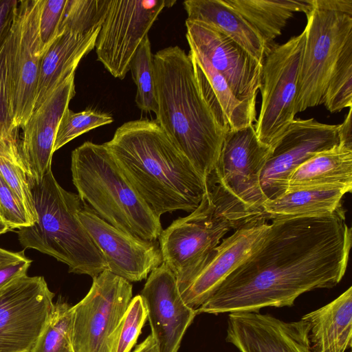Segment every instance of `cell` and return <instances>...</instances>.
I'll return each mask as SVG.
<instances>
[{
	"label": "cell",
	"mask_w": 352,
	"mask_h": 352,
	"mask_svg": "<svg viewBox=\"0 0 352 352\" xmlns=\"http://www.w3.org/2000/svg\"><path fill=\"white\" fill-rule=\"evenodd\" d=\"M72 307L54 304L42 331L28 352H74L71 342Z\"/></svg>",
	"instance_id": "4dcf8cb0"
},
{
	"label": "cell",
	"mask_w": 352,
	"mask_h": 352,
	"mask_svg": "<svg viewBox=\"0 0 352 352\" xmlns=\"http://www.w3.org/2000/svg\"><path fill=\"white\" fill-rule=\"evenodd\" d=\"M188 54L200 94L219 124L228 130L254 124L256 113L235 97L223 76L203 56Z\"/></svg>",
	"instance_id": "7402d4cb"
},
{
	"label": "cell",
	"mask_w": 352,
	"mask_h": 352,
	"mask_svg": "<svg viewBox=\"0 0 352 352\" xmlns=\"http://www.w3.org/2000/svg\"><path fill=\"white\" fill-rule=\"evenodd\" d=\"M132 352H158L153 336L148 335Z\"/></svg>",
	"instance_id": "b9f144b4"
},
{
	"label": "cell",
	"mask_w": 352,
	"mask_h": 352,
	"mask_svg": "<svg viewBox=\"0 0 352 352\" xmlns=\"http://www.w3.org/2000/svg\"><path fill=\"white\" fill-rule=\"evenodd\" d=\"M133 80L137 87L135 102L144 112H157L153 55L146 36L136 51L130 65Z\"/></svg>",
	"instance_id": "f1b7e54d"
},
{
	"label": "cell",
	"mask_w": 352,
	"mask_h": 352,
	"mask_svg": "<svg viewBox=\"0 0 352 352\" xmlns=\"http://www.w3.org/2000/svg\"><path fill=\"white\" fill-rule=\"evenodd\" d=\"M314 7L352 15V0H312Z\"/></svg>",
	"instance_id": "ab89813d"
},
{
	"label": "cell",
	"mask_w": 352,
	"mask_h": 352,
	"mask_svg": "<svg viewBox=\"0 0 352 352\" xmlns=\"http://www.w3.org/2000/svg\"><path fill=\"white\" fill-rule=\"evenodd\" d=\"M36 221L17 231L24 249L32 248L66 264L69 272L94 278L107 270L104 257L80 221L83 202L63 189L52 170L41 181L30 179Z\"/></svg>",
	"instance_id": "277c9868"
},
{
	"label": "cell",
	"mask_w": 352,
	"mask_h": 352,
	"mask_svg": "<svg viewBox=\"0 0 352 352\" xmlns=\"http://www.w3.org/2000/svg\"><path fill=\"white\" fill-rule=\"evenodd\" d=\"M32 261L25 256L24 250L11 252L0 248V289L26 276Z\"/></svg>",
	"instance_id": "74e56055"
},
{
	"label": "cell",
	"mask_w": 352,
	"mask_h": 352,
	"mask_svg": "<svg viewBox=\"0 0 352 352\" xmlns=\"http://www.w3.org/2000/svg\"><path fill=\"white\" fill-rule=\"evenodd\" d=\"M272 148L258 138L254 124L229 130L214 168L206 178L248 213L261 221L263 195L260 177Z\"/></svg>",
	"instance_id": "ba28073f"
},
{
	"label": "cell",
	"mask_w": 352,
	"mask_h": 352,
	"mask_svg": "<svg viewBox=\"0 0 352 352\" xmlns=\"http://www.w3.org/2000/svg\"><path fill=\"white\" fill-rule=\"evenodd\" d=\"M8 226L0 220V235L9 231Z\"/></svg>",
	"instance_id": "7bdbcfd3"
},
{
	"label": "cell",
	"mask_w": 352,
	"mask_h": 352,
	"mask_svg": "<svg viewBox=\"0 0 352 352\" xmlns=\"http://www.w3.org/2000/svg\"><path fill=\"white\" fill-rule=\"evenodd\" d=\"M140 295L158 352H177L197 312L182 299L175 274L162 263L150 273Z\"/></svg>",
	"instance_id": "ac0fdd59"
},
{
	"label": "cell",
	"mask_w": 352,
	"mask_h": 352,
	"mask_svg": "<svg viewBox=\"0 0 352 352\" xmlns=\"http://www.w3.org/2000/svg\"><path fill=\"white\" fill-rule=\"evenodd\" d=\"M351 247V229L342 206L327 216L272 220L258 245L197 314L291 307L304 293L337 285L345 274Z\"/></svg>",
	"instance_id": "6da1fadb"
},
{
	"label": "cell",
	"mask_w": 352,
	"mask_h": 352,
	"mask_svg": "<svg viewBox=\"0 0 352 352\" xmlns=\"http://www.w3.org/2000/svg\"><path fill=\"white\" fill-rule=\"evenodd\" d=\"M156 121L206 180L214 168L228 129L204 100L191 58L179 46L153 55Z\"/></svg>",
	"instance_id": "3957f363"
},
{
	"label": "cell",
	"mask_w": 352,
	"mask_h": 352,
	"mask_svg": "<svg viewBox=\"0 0 352 352\" xmlns=\"http://www.w3.org/2000/svg\"><path fill=\"white\" fill-rule=\"evenodd\" d=\"M305 40L297 84L295 113L322 104L342 48L352 37V15L313 6L307 15Z\"/></svg>",
	"instance_id": "8992f818"
},
{
	"label": "cell",
	"mask_w": 352,
	"mask_h": 352,
	"mask_svg": "<svg viewBox=\"0 0 352 352\" xmlns=\"http://www.w3.org/2000/svg\"><path fill=\"white\" fill-rule=\"evenodd\" d=\"M313 352H345L351 346L352 287L302 318Z\"/></svg>",
	"instance_id": "cb8c5ba5"
},
{
	"label": "cell",
	"mask_w": 352,
	"mask_h": 352,
	"mask_svg": "<svg viewBox=\"0 0 352 352\" xmlns=\"http://www.w3.org/2000/svg\"><path fill=\"white\" fill-rule=\"evenodd\" d=\"M226 341L239 352H313L302 318L285 322L270 314H228Z\"/></svg>",
	"instance_id": "d6986e66"
},
{
	"label": "cell",
	"mask_w": 352,
	"mask_h": 352,
	"mask_svg": "<svg viewBox=\"0 0 352 352\" xmlns=\"http://www.w3.org/2000/svg\"><path fill=\"white\" fill-rule=\"evenodd\" d=\"M352 107H349V112L344 122L339 124L338 136L339 143L352 147Z\"/></svg>",
	"instance_id": "60d3db41"
},
{
	"label": "cell",
	"mask_w": 352,
	"mask_h": 352,
	"mask_svg": "<svg viewBox=\"0 0 352 352\" xmlns=\"http://www.w3.org/2000/svg\"><path fill=\"white\" fill-rule=\"evenodd\" d=\"M147 319V310L142 296L132 298L111 340L110 352H130L135 344Z\"/></svg>",
	"instance_id": "836d02e7"
},
{
	"label": "cell",
	"mask_w": 352,
	"mask_h": 352,
	"mask_svg": "<svg viewBox=\"0 0 352 352\" xmlns=\"http://www.w3.org/2000/svg\"><path fill=\"white\" fill-rule=\"evenodd\" d=\"M43 276L19 278L0 289V352H28L54 303Z\"/></svg>",
	"instance_id": "7c38bea8"
},
{
	"label": "cell",
	"mask_w": 352,
	"mask_h": 352,
	"mask_svg": "<svg viewBox=\"0 0 352 352\" xmlns=\"http://www.w3.org/2000/svg\"><path fill=\"white\" fill-rule=\"evenodd\" d=\"M175 0H108L96 53L114 77L124 79L135 54L164 8Z\"/></svg>",
	"instance_id": "30bf717a"
},
{
	"label": "cell",
	"mask_w": 352,
	"mask_h": 352,
	"mask_svg": "<svg viewBox=\"0 0 352 352\" xmlns=\"http://www.w3.org/2000/svg\"><path fill=\"white\" fill-rule=\"evenodd\" d=\"M71 171L80 199L99 217L137 238L158 239L160 218L138 195L104 144L87 141L75 148Z\"/></svg>",
	"instance_id": "5b68a950"
},
{
	"label": "cell",
	"mask_w": 352,
	"mask_h": 352,
	"mask_svg": "<svg viewBox=\"0 0 352 352\" xmlns=\"http://www.w3.org/2000/svg\"><path fill=\"white\" fill-rule=\"evenodd\" d=\"M100 30V27L87 34L64 31L58 34L41 58L34 110L75 72L81 59L95 47Z\"/></svg>",
	"instance_id": "44dd1931"
},
{
	"label": "cell",
	"mask_w": 352,
	"mask_h": 352,
	"mask_svg": "<svg viewBox=\"0 0 352 352\" xmlns=\"http://www.w3.org/2000/svg\"><path fill=\"white\" fill-rule=\"evenodd\" d=\"M311 188L351 192L352 147L339 143L305 161L290 175L286 192Z\"/></svg>",
	"instance_id": "d4e9b609"
},
{
	"label": "cell",
	"mask_w": 352,
	"mask_h": 352,
	"mask_svg": "<svg viewBox=\"0 0 352 352\" xmlns=\"http://www.w3.org/2000/svg\"><path fill=\"white\" fill-rule=\"evenodd\" d=\"M43 0L19 1L14 19L12 113L14 127L22 128L32 115L43 56L39 21Z\"/></svg>",
	"instance_id": "2e32d148"
},
{
	"label": "cell",
	"mask_w": 352,
	"mask_h": 352,
	"mask_svg": "<svg viewBox=\"0 0 352 352\" xmlns=\"http://www.w3.org/2000/svg\"><path fill=\"white\" fill-rule=\"evenodd\" d=\"M108 0H67L58 34L64 31L87 34L101 27Z\"/></svg>",
	"instance_id": "1f68e13d"
},
{
	"label": "cell",
	"mask_w": 352,
	"mask_h": 352,
	"mask_svg": "<svg viewBox=\"0 0 352 352\" xmlns=\"http://www.w3.org/2000/svg\"><path fill=\"white\" fill-rule=\"evenodd\" d=\"M113 122L110 114L96 109H87L75 113L67 108L57 129L54 153L78 136Z\"/></svg>",
	"instance_id": "d6a6232c"
},
{
	"label": "cell",
	"mask_w": 352,
	"mask_h": 352,
	"mask_svg": "<svg viewBox=\"0 0 352 352\" xmlns=\"http://www.w3.org/2000/svg\"><path fill=\"white\" fill-rule=\"evenodd\" d=\"M269 225L267 222H257L235 230L199 262L175 276L186 304L195 310L199 308L258 245Z\"/></svg>",
	"instance_id": "9a60e30c"
},
{
	"label": "cell",
	"mask_w": 352,
	"mask_h": 352,
	"mask_svg": "<svg viewBox=\"0 0 352 352\" xmlns=\"http://www.w3.org/2000/svg\"><path fill=\"white\" fill-rule=\"evenodd\" d=\"M75 72L67 76L22 126V157L32 179L41 181L51 169L59 122L75 95Z\"/></svg>",
	"instance_id": "ffe728a7"
},
{
	"label": "cell",
	"mask_w": 352,
	"mask_h": 352,
	"mask_svg": "<svg viewBox=\"0 0 352 352\" xmlns=\"http://www.w3.org/2000/svg\"><path fill=\"white\" fill-rule=\"evenodd\" d=\"M338 129L339 124H323L314 118L294 119L263 168L260 184L266 200L286 192L289 178L300 165L338 144Z\"/></svg>",
	"instance_id": "5bb4252c"
},
{
	"label": "cell",
	"mask_w": 352,
	"mask_h": 352,
	"mask_svg": "<svg viewBox=\"0 0 352 352\" xmlns=\"http://www.w3.org/2000/svg\"><path fill=\"white\" fill-rule=\"evenodd\" d=\"M0 175L23 204L32 225L37 216L31 191V177L24 163L19 128H13L0 141Z\"/></svg>",
	"instance_id": "83f0119b"
},
{
	"label": "cell",
	"mask_w": 352,
	"mask_h": 352,
	"mask_svg": "<svg viewBox=\"0 0 352 352\" xmlns=\"http://www.w3.org/2000/svg\"><path fill=\"white\" fill-rule=\"evenodd\" d=\"M67 0H43L39 21L43 56L58 36Z\"/></svg>",
	"instance_id": "8d00e7d4"
},
{
	"label": "cell",
	"mask_w": 352,
	"mask_h": 352,
	"mask_svg": "<svg viewBox=\"0 0 352 352\" xmlns=\"http://www.w3.org/2000/svg\"><path fill=\"white\" fill-rule=\"evenodd\" d=\"M185 23L190 50L203 56L226 80L235 97L256 113L263 63L217 30L187 19Z\"/></svg>",
	"instance_id": "4fadbf2b"
},
{
	"label": "cell",
	"mask_w": 352,
	"mask_h": 352,
	"mask_svg": "<svg viewBox=\"0 0 352 352\" xmlns=\"http://www.w3.org/2000/svg\"><path fill=\"white\" fill-rule=\"evenodd\" d=\"M14 39L13 21L9 33L0 45V141L14 128L12 113V60Z\"/></svg>",
	"instance_id": "e575fe53"
},
{
	"label": "cell",
	"mask_w": 352,
	"mask_h": 352,
	"mask_svg": "<svg viewBox=\"0 0 352 352\" xmlns=\"http://www.w3.org/2000/svg\"><path fill=\"white\" fill-rule=\"evenodd\" d=\"M238 229L206 186L195 210L162 230L158 239L163 263L177 276L203 259L228 232Z\"/></svg>",
	"instance_id": "8fae6325"
},
{
	"label": "cell",
	"mask_w": 352,
	"mask_h": 352,
	"mask_svg": "<svg viewBox=\"0 0 352 352\" xmlns=\"http://www.w3.org/2000/svg\"><path fill=\"white\" fill-rule=\"evenodd\" d=\"M224 1L253 27L268 49L294 12H303L307 16L313 9L312 0Z\"/></svg>",
	"instance_id": "4316f807"
},
{
	"label": "cell",
	"mask_w": 352,
	"mask_h": 352,
	"mask_svg": "<svg viewBox=\"0 0 352 352\" xmlns=\"http://www.w3.org/2000/svg\"><path fill=\"white\" fill-rule=\"evenodd\" d=\"M322 104L330 113L352 107V37L348 39L341 51Z\"/></svg>",
	"instance_id": "f546056e"
},
{
	"label": "cell",
	"mask_w": 352,
	"mask_h": 352,
	"mask_svg": "<svg viewBox=\"0 0 352 352\" xmlns=\"http://www.w3.org/2000/svg\"><path fill=\"white\" fill-rule=\"evenodd\" d=\"M18 4L16 0H0V45L10 32Z\"/></svg>",
	"instance_id": "f35d334b"
},
{
	"label": "cell",
	"mask_w": 352,
	"mask_h": 352,
	"mask_svg": "<svg viewBox=\"0 0 352 352\" xmlns=\"http://www.w3.org/2000/svg\"><path fill=\"white\" fill-rule=\"evenodd\" d=\"M132 285L104 270L87 295L72 307L74 352H110L113 333L132 299Z\"/></svg>",
	"instance_id": "9c48e42d"
},
{
	"label": "cell",
	"mask_w": 352,
	"mask_h": 352,
	"mask_svg": "<svg viewBox=\"0 0 352 352\" xmlns=\"http://www.w3.org/2000/svg\"><path fill=\"white\" fill-rule=\"evenodd\" d=\"M345 190L337 188H311L293 190L263 204V217L278 220L303 217L331 215L342 206Z\"/></svg>",
	"instance_id": "484cf974"
},
{
	"label": "cell",
	"mask_w": 352,
	"mask_h": 352,
	"mask_svg": "<svg viewBox=\"0 0 352 352\" xmlns=\"http://www.w3.org/2000/svg\"><path fill=\"white\" fill-rule=\"evenodd\" d=\"M104 144L157 217L176 210L192 212L201 203L206 180L155 120L126 122Z\"/></svg>",
	"instance_id": "7a4b0ae2"
},
{
	"label": "cell",
	"mask_w": 352,
	"mask_h": 352,
	"mask_svg": "<svg viewBox=\"0 0 352 352\" xmlns=\"http://www.w3.org/2000/svg\"><path fill=\"white\" fill-rule=\"evenodd\" d=\"M305 32L272 45L263 60L261 106L254 124L258 140L272 148L294 121Z\"/></svg>",
	"instance_id": "52a82bcc"
},
{
	"label": "cell",
	"mask_w": 352,
	"mask_h": 352,
	"mask_svg": "<svg viewBox=\"0 0 352 352\" xmlns=\"http://www.w3.org/2000/svg\"><path fill=\"white\" fill-rule=\"evenodd\" d=\"M0 219L10 230L31 226L21 199L0 175Z\"/></svg>",
	"instance_id": "d590c367"
},
{
	"label": "cell",
	"mask_w": 352,
	"mask_h": 352,
	"mask_svg": "<svg viewBox=\"0 0 352 352\" xmlns=\"http://www.w3.org/2000/svg\"><path fill=\"white\" fill-rule=\"evenodd\" d=\"M78 216L104 257L110 272L130 283L137 282L162 264L156 241L143 240L113 227L84 203Z\"/></svg>",
	"instance_id": "e0dca14e"
},
{
	"label": "cell",
	"mask_w": 352,
	"mask_h": 352,
	"mask_svg": "<svg viewBox=\"0 0 352 352\" xmlns=\"http://www.w3.org/2000/svg\"><path fill=\"white\" fill-rule=\"evenodd\" d=\"M1 220V219H0Z\"/></svg>",
	"instance_id": "ee69618b"
},
{
	"label": "cell",
	"mask_w": 352,
	"mask_h": 352,
	"mask_svg": "<svg viewBox=\"0 0 352 352\" xmlns=\"http://www.w3.org/2000/svg\"><path fill=\"white\" fill-rule=\"evenodd\" d=\"M183 4L187 20L221 32L263 63L269 49L253 27L224 0H186Z\"/></svg>",
	"instance_id": "603a6c76"
}]
</instances>
